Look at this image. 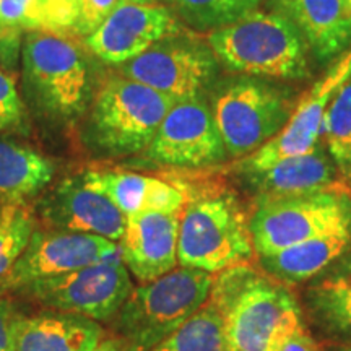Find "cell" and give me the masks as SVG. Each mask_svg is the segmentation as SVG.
I'll use <instances>...</instances> for the list:
<instances>
[{"label":"cell","instance_id":"6da1fadb","mask_svg":"<svg viewBox=\"0 0 351 351\" xmlns=\"http://www.w3.org/2000/svg\"><path fill=\"white\" fill-rule=\"evenodd\" d=\"M208 302L221 317L228 351H276L289 333L304 326L287 285L249 263L219 271Z\"/></svg>","mask_w":351,"mask_h":351},{"label":"cell","instance_id":"7a4b0ae2","mask_svg":"<svg viewBox=\"0 0 351 351\" xmlns=\"http://www.w3.org/2000/svg\"><path fill=\"white\" fill-rule=\"evenodd\" d=\"M176 186L186 197L179 221V265L219 274L251 262L256 251L249 217L234 192L221 184Z\"/></svg>","mask_w":351,"mask_h":351},{"label":"cell","instance_id":"3957f363","mask_svg":"<svg viewBox=\"0 0 351 351\" xmlns=\"http://www.w3.org/2000/svg\"><path fill=\"white\" fill-rule=\"evenodd\" d=\"M213 282L210 271L176 267L132 289L114 317L116 337L125 351H150L173 335L208 301Z\"/></svg>","mask_w":351,"mask_h":351},{"label":"cell","instance_id":"277c9868","mask_svg":"<svg viewBox=\"0 0 351 351\" xmlns=\"http://www.w3.org/2000/svg\"><path fill=\"white\" fill-rule=\"evenodd\" d=\"M208 46L218 62L232 72L275 78L307 75L309 46L283 13L254 10L210 33Z\"/></svg>","mask_w":351,"mask_h":351},{"label":"cell","instance_id":"5b68a950","mask_svg":"<svg viewBox=\"0 0 351 351\" xmlns=\"http://www.w3.org/2000/svg\"><path fill=\"white\" fill-rule=\"evenodd\" d=\"M176 103L173 96L129 77L109 78L98 90L91 108L96 143L112 155L145 152Z\"/></svg>","mask_w":351,"mask_h":351},{"label":"cell","instance_id":"8992f818","mask_svg":"<svg viewBox=\"0 0 351 351\" xmlns=\"http://www.w3.org/2000/svg\"><path fill=\"white\" fill-rule=\"evenodd\" d=\"M350 194L337 186L314 194L256 200L249 217L254 251L267 256L326 231L351 225Z\"/></svg>","mask_w":351,"mask_h":351},{"label":"cell","instance_id":"52a82bcc","mask_svg":"<svg viewBox=\"0 0 351 351\" xmlns=\"http://www.w3.org/2000/svg\"><path fill=\"white\" fill-rule=\"evenodd\" d=\"M23 73L29 93L60 117H73L86 106L90 73L75 43L64 34L38 29L23 43Z\"/></svg>","mask_w":351,"mask_h":351},{"label":"cell","instance_id":"ba28073f","mask_svg":"<svg viewBox=\"0 0 351 351\" xmlns=\"http://www.w3.org/2000/svg\"><path fill=\"white\" fill-rule=\"evenodd\" d=\"M212 111L228 156L244 158L280 134L293 109L278 88L243 78L215 98Z\"/></svg>","mask_w":351,"mask_h":351},{"label":"cell","instance_id":"9c48e42d","mask_svg":"<svg viewBox=\"0 0 351 351\" xmlns=\"http://www.w3.org/2000/svg\"><path fill=\"white\" fill-rule=\"evenodd\" d=\"M20 291L57 313L109 322L130 296L132 282L119 252L70 274L36 280Z\"/></svg>","mask_w":351,"mask_h":351},{"label":"cell","instance_id":"30bf717a","mask_svg":"<svg viewBox=\"0 0 351 351\" xmlns=\"http://www.w3.org/2000/svg\"><path fill=\"white\" fill-rule=\"evenodd\" d=\"M217 62L208 46L168 36L122 64V75L182 101L199 98L217 75Z\"/></svg>","mask_w":351,"mask_h":351},{"label":"cell","instance_id":"8fae6325","mask_svg":"<svg viewBox=\"0 0 351 351\" xmlns=\"http://www.w3.org/2000/svg\"><path fill=\"white\" fill-rule=\"evenodd\" d=\"M145 155L174 168H205L221 163L228 153L212 108L199 96L171 108Z\"/></svg>","mask_w":351,"mask_h":351},{"label":"cell","instance_id":"7c38bea8","mask_svg":"<svg viewBox=\"0 0 351 351\" xmlns=\"http://www.w3.org/2000/svg\"><path fill=\"white\" fill-rule=\"evenodd\" d=\"M350 78L351 51L341 57L340 62L328 72L324 80L315 83L313 90L302 96L283 130L265 145H262L252 155L244 156L236 165V171L239 174L258 173L287 158L314 152L320 145L319 138L322 135V121L328 104Z\"/></svg>","mask_w":351,"mask_h":351},{"label":"cell","instance_id":"4fadbf2b","mask_svg":"<svg viewBox=\"0 0 351 351\" xmlns=\"http://www.w3.org/2000/svg\"><path fill=\"white\" fill-rule=\"evenodd\" d=\"M121 252L112 241L85 232L34 230L25 252L3 276V288L20 289L43 278H52L93 265Z\"/></svg>","mask_w":351,"mask_h":351},{"label":"cell","instance_id":"5bb4252c","mask_svg":"<svg viewBox=\"0 0 351 351\" xmlns=\"http://www.w3.org/2000/svg\"><path fill=\"white\" fill-rule=\"evenodd\" d=\"M178 33L179 25L171 8L161 3L121 2L85 43L103 62L122 65Z\"/></svg>","mask_w":351,"mask_h":351},{"label":"cell","instance_id":"9a60e30c","mask_svg":"<svg viewBox=\"0 0 351 351\" xmlns=\"http://www.w3.org/2000/svg\"><path fill=\"white\" fill-rule=\"evenodd\" d=\"M49 228L121 241L127 218L106 195L93 191L80 178L65 179L39 205Z\"/></svg>","mask_w":351,"mask_h":351},{"label":"cell","instance_id":"2e32d148","mask_svg":"<svg viewBox=\"0 0 351 351\" xmlns=\"http://www.w3.org/2000/svg\"><path fill=\"white\" fill-rule=\"evenodd\" d=\"M181 212H147L129 217L121 238V256L140 283L160 278L178 265Z\"/></svg>","mask_w":351,"mask_h":351},{"label":"cell","instance_id":"e0dca14e","mask_svg":"<svg viewBox=\"0 0 351 351\" xmlns=\"http://www.w3.org/2000/svg\"><path fill=\"white\" fill-rule=\"evenodd\" d=\"M82 181L106 195L125 218L147 212H181L184 192L176 184L148 176L116 171H86Z\"/></svg>","mask_w":351,"mask_h":351},{"label":"cell","instance_id":"ac0fdd59","mask_svg":"<svg viewBox=\"0 0 351 351\" xmlns=\"http://www.w3.org/2000/svg\"><path fill=\"white\" fill-rule=\"evenodd\" d=\"M256 192V200L304 195L330 191L337 186V168L324 148L287 158L258 173L241 174Z\"/></svg>","mask_w":351,"mask_h":351},{"label":"cell","instance_id":"d6986e66","mask_svg":"<svg viewBox=\"0 0 351 351\" xmlns=\"http://www.w3.org/2000/svg\"><path fill=\"white\" fill-rule=\"evenodd\" d=\"M103 340V327L83 315H20L15 326L13 351H93Z\"/></svg>","mask_w":351,"mask_h":351},{"label":"cell","instance_id":"ffe728a7","mask_svg":"<svg viewBox=\"0 0 351 351\" xmlns=\"http://www.w3.org/2000/svg\"><path fill=\"white\" fill-rule=\"evenodd\" d=\"M351 249V225L326 231L282 251L258 256L263 271L285 285L307 283Z\"/></svg>","mask_w":351,"mask_h":351},{"label":"cell","instance_id":"44dd1931","mask_svg":"<svg viewBox=\"0 0 351 351\" xmlns=\"http://www.w3.org/2000/svg\"><path fill=\"white\" fill-rule=\"evenodd\" d=\"M304 306L320 330L351 341V249L307 282Z\"/></svg>","mask_w":351,"mask_h":351},{"label":"cell","instance_id":"7402d4cb","mask_svg":"<svg viewBox=\"0 0 351 351\" xmlns=\"http://www.w3.org/2000/svg\"><path fill=\"white\" fill-rule=\"evenodd\" d=\"M319 59H332L351 41V16L341 0H275Z\"/></svg>","mask_w":351,"mask_h":351},{"label":"cell","instance_id":"603a6c76","mask_svg":"<svg viewBox=\"0 0 351 351\" xmlns=\"http://www.w3.org/2000/svg\"><path fill=\"white\" fill-rule=\"evenodd\" d=\"M54 166L32 147L0 138V202L20 204L49 186Z\"/></svg>","mask_w":351,"mask_h":351},{"label":"cell","instance_id":"cb8c5ba5","mask_svg":"<svg viewBox=\"0 0 351 351\" xmlns=\"http://www.w3.org/2000/svg\"><path fill=\"white\" fill-rule=\"evenodd\" d=\"M150 351H228L218 311L207 301L173 335Z\"/></svg>","mask_w":351,"mask_h":351},{"label":"cell","instance_id":"d4e9b609","mask_svg":"<svg viewBox=\"0 0 351 351\" xmlns=\"http://www.w3.org/2000/svg\"><path fill=\"white\" fill-rule=\"evenodd\" d=\"M171 12L197 32H215L254 12L262 0H168Z\"/></svg>","mask_w":351,"mask_h":351},{"label":"cell","instance_id":"484cf974","mask_svg":"<svg viewBox=\"0 0 351 351\" xmlns=\"http://www.w3.org/2000/svg\"><path fill=\"white\" fill-rule=\"evenodd\" d=\"M33 232L34 215L25 202L5 204L0 208V278L21 257Z\"/></svg>","mask_w":351,"mask_h":351},{"label":"cell","instance_id":"4316f807","mask_svg":"<svg viewBox=\"0 0 351 351\" xmlns=\"http://www.w3.org/2000/svg\"><path fill=\"white\" fill-rule=\"evenodd\" d=\"M322 135L339 165H351V78L337 91L322 121Z\"/></svg>","mask_w":351,"mask_h":351},{"label":"cell","instance_id":"83f0119b","mask_svg":"<svg viewBox=\"0 0 351 351\" xmlns=\"http://www.w3.org/2000/svg\"><path fill=\"white\" fill-rule=\"evenodd\" d=\"M0 29H46L41 0H0Z\"/></svg>","mask_w":351,"mask_h":351},{"label":"cell","instance_id":"f1b7e54d","mask_svg":"<svg viewBox=\"0 0 351 351\" xmlns=\"http://www.w3.org/2000/svg\"><path fill=\"white\" fill-rule=\"evenodd\" d=\"M41 7L46 32L64 34V32H73L82 0H41Z\"/></svg>","mask_w":351,"mask_h":351},{"label":"cell","instance_id":"f546056e","mask_svg":"<svg viewBox=\"0 0 351 351\" xmlns=\"http://www.w3.org/2000/svg\"><path fill=\"white\" fill-rule=\"evenodd\" d=\"M23 116V101L20 98L16 78L0 67V130L19 124Z\"/></svg>","mask_w":351,"mask_h":351},{"label":"cell","instance_id":"4dcf8cb0","mask_svg":"<svg viewBox=\"0 0 351 351\" xmlns=\"http://www.w3.org/2000/svg\"><path fill=\"white\" fill-rule=\"evenodd\" d=\"M121 2L122 0H82L80 15L73 26V33L82 38L90 36L108 20Z\"/></svg>","mask_w":351,"mask_h":351},{"label":"cell","instance_id":"1f68e13d","mask_svg":"<svg viewBox=\"0 0 351 351\" xmlns=\"http://www.w3.org/2000/svg\"><path fill=\"white\" fill-rule=\"evenodd\" d=\"M20 314L15 313L12 302L0 298V351H13L15 326Z\"/></svg>","mask_w":351,"mask_h":351},{"label":"cell","instance_id":"d6a6232c","mask_svg":"<svg viewBox=\"0 0 351 351\" xmlns=\"http://www.w3.org/2000/svg\"><path fill=\"white\" fill-rule=\"evenodd\" d=\"M276 351H324L315 339H313L306 326L298 327L280 343Z\"/></svg>","mask_w":351,"mask_h":351},{"label":"cell","instance_id":"836d02e7","mask_svg":"<svg viewBox=\"0 0 351 351\" xmlns=\"http://www.w3.org/2000/svg\"><path fill=\"white\" fill-rule=\"evenodd\" d=\"M93 351H125V348L117 337H111V339H104L101 341Z\"/></svg>","mask_w":351,"mask_h":351},{"label":"cell","instance_id":"e575fe53","mask_svg":"<svg viewBox=\"0 0 351 351\" xmlns=\"http://www.w3.org/2000/svg\"><path fill=\"white\" fill-rule=\"evenodd\" d=\"M339 173L341 176V186L351 195V165H339Z\"/></svg>","mask_w":351,"mask_h":351},{"label":"cell","instance_id":"d590c367","mask_svg":"<svg viewBox=\"0 0 351 351\" xmlns=\"http://www.w3.org/2000/svg\"><path fill=\"white\" fill-rule=\"evenodd\" d=\"M330 351H351V343H345V345H337V346H332Z\"/></svg>","mask_w":351,"mask_h":351},{"label":"cell","instance_id":"8d00e7d4","mask_svg":"<svg viewBox=\"0 0 351 351\" xmlns=\"http://www.w3.org/2000/svg\"><path fill=\"white\" fill-rule=\"evenodd\" d=\"M122 2H130V3H156L158 0H122Z\"/></svg>","mask_w":351,"mask_h":351},{"label":"cell","instance_id":"74e56055","mask_svg":"<svg viewBox=\"0 0 351 351\" xmlns=\"http://www.w3.org/2000/svg\"><path fill=\"white\" fill-rule=\"evenodd\" d=\"M341 2H343L346 12H348V15L351 16V0H341Z\"/></svg>","mask_w":351,"mask_h":351},{"label":"cell","instance_id":"f35d334b","mask_svg":"<svg viewBox=\"0 0 351 351\" xmlns=\"http://www.w3.org/2000/svg\"><path fill=\"white\" fill-rule=\"evenodd\" d=\"M2 33H3V29H0V36H2Z\"/></svg>","mask_w":351,"mask_h":351}]
</instances>
